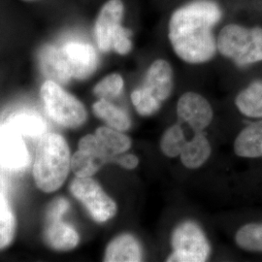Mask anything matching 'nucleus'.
<instances>
[{
	"instance_id": "f257e3e1",
	"label": "nucleus",
	"mask_w": 262,
	"mask_h": 262,
	"mask_svg": "<svg viewBox=\"0 0 262 262\" xmlns=\"http://www.w3.org/2000/svg\"><path fill=\"white\" fill-rule=\"evenodd\" d=\"M224 19L216 0H189L173 10L167 21V37L174 53L188 64H203L216 52L215 29Z\"/></svg>"
},
{
	"instance_id": "f03ea898",
	"label": "nucleus",
	"mask_w": 262,
	"mask_h": 262,
	"mask_svg": "<svg viewBox=\"0 0 262 262\" xmlns=\"http://www.w3.org/2000/svg\"><path fill=\"white\" fill-rule=\"evenodd\" d=\"M71 169V157L66 139L57 133L43 135L38 144L33 177L38 188L54 192L61 187Z\"/></svg>"
},
{
	"instance_id": "7ed1b4c3",
	"label": "nucleus",
	"mask_w": 262,
	"mask_h": 262,
	"mask_svg": "<svg viewBox=\"0 0 262 262\" xmlns=\"http://www.w3.org/2000/svg\"><path fill=\"white\" fill-rule=\"evenodd\" d=\"M217 52L238 67L262 61V27L226 24L216 35Z\"/></svg>"
},
{
	"instance_id": "20e7f679",
	"label": "nucleus",
	"mask_w": 262,
	"mask_h": 262,
	"mask_svg": "<svg viewBox=\"0 0 262 262\" xmlns=\"http://www.w3.org/2000/svg\"><path fill=\"white\" fill-rule=\"evenodd\" d=\"M124 15L125 6L122 0H108L100 8L94 23V34L101 52L115 51L121 56L130 53L133 33L123 26Z\"/></svg>"
},
{
	"instance_id": "39448f33",
	"label": "nucleus",
	"mask_w": 262,
	"mask_h": 262,
	"mask_svg": "<svg viewBox=\"0 0 262 262\" xmlns=\"http://www.w3.org/2000/svg\"><path fill=\"white\" fill-rule=\"evenodd\" d=\"M40 95L48 116L57 124L76 128L84 124L88 114L84 105L52 80L42 84Z\"/></svg>"
},
{
	"instance_id": "423d86ee",
	"label": "nucleus",
	"mask_w": 262,
	"mask_h": 262,
	"mask_svg": "<svg viewBox=\"0 0 262 262\" xmlns=\"http://www.w3.org/2000/svg\"><path fill=\"white\" fill-rule=\"evenodd\" d=\"M174 250L167 261L203 262L210 255V245L201 228L192 222L177 226L172 235Z\"/></svg>"
},
{
	"instance_id": "0eeeda50",
	"label": "nucleus",
	"mask_w": 262,
	"mask_h": 262,
	"mask_svg": "<svg viewBox=\"0 0 262 262\" xmlns=\"http://www.w3.org/2000/svg\"><path fill=\"white\" fill-rule=\"evenodd\" d=\"M70 191L97 223H105L117 213L115 201L105 193L100 185L92 177H77L70 185Z\"/></svg>"
},
{
	"instance_id": "6e6552de",
	"label": "nucleus",
	"mask_w": 262,
	"mask_h": 262,
	"mask_svg": "<svg viewBox=\"0 0 262 262\" xmlns=\"http://www.w3.org/2000/svg\"><path fill=\"white\" fill-rule=\"evenodd\" d=\"M30 156L23 135L10 127L0 125V167L12 173L28 168Z\"/></svg>"
},
{
	"instance_id": "1a4fd4ad",
	"label": "nucleus",
	"mask_w": 262,
	"mask_h": 262,
	"mask_svg": "<svg viewBox=\"0 0 262 262\" xmlns=\"http://www.w3.org/2000/svg\"><path fill=\"white\" fill-rule=\"evenodd\" d=\"M60 49L73 79L84 80L94 74L98 66V56L92 44L80 39H71L64 42Z\"/></svg>"
},
{
	"instance_id": "9d476101",
	"label": "nucleus",
	"mask_w": 262,
	"mask_h": 262,
	"mask_svg": "<svg viewBox=\"0 0 262 262\" xmlns=\"http://www.w3.org/2000/svg\"><path fill=\"white\" fill-rule=\"evenodd\" d=\"M177 114L194 132L205 129L213 119V110L206 98L191 92L183 94L179 99Z\"/></svg>"
},
{
	"instance_id": "9b49d317",
	"label": "nucleus",
	"mask_w": 262,
	"mask_h": 262,
	"mask_svg": "<svg viewBox=\"0 0 262 262\" xmlns=\"http://www.w3.org/2000/svg\"><path fill=\"white\" fill-rule=\"evenodd\" d=\"M141 86L160 103L165 101L173 90V69L168 61L161 58L152 61Z\"/></svg>"
},
{
	"instance_id": "f8f14e48",
	"label": "nucleus",
	"mask_w": 262,
	"mask_h": 262,
	"mask_svg": "<svg viewBox=\"0 0 262 262\" xmlns=\"http://www.w3.org/2000/svg\"><path fill=\"white\" fill-rule=\"evenodd\" d=\"M38 61L42 73L48 80L66 84L73 79L60 47L55 45L44 46L39 52Z\"/></svg>"
},
{
	"instance_id": "ddd939ff",
	"label": "nucleus",
	"mask_w": 262,
	"mask_h": 262,
	"mask_svg": "<svg viewBox=\"0 0 262 262\" xmlns=\"http://www.w3.org/2000/svg\"><path fill=\"white\" fill-rule=\"evenodd\" d=\"M44 241L56 251H70L76 248L80 241L79 234L71 225L62 219L47 221L44 230Z\"/></svg>"
},
{
	"instance_id": "4468645a",
	"label": "nucleus",
	"mask_w": 262,
	"mask_h": 262,
	"mask_svg": "<svg viewBox=\"0 0 262 262\" xmlns=\"http://www.w3.org/2000/svg\"><path fill=\"white\" fill-rule=\"evenodd\" d=\"M142 260L140 244L130 234L116 237L108 245L104 261L138 262Z\"/></svg>"
},
{
	"instance_id": "2eb2a0df",
	"label": "nucleus",
	"mask_w": 262,
	"mask_h": 262,
	"mask_svg": "<svg viewBox=\"0 0 262 262\" xmlns=\"http://www.w3.org/2000/svg\"><path fill=\"white\" fill-rule=\"evenodd\" d=\"M6 124L29 138H41L47 130V123L44 119L33 111L14 113L8 118Z\"/></svg>"
},
{
	"instance_id": "dca6fc26",
	"label": "nucleus",
	"mask_w": 262,
	"mask_h": 262,
	"mask_svg": "<svg viewBox=\"0 0 262 262\" xmlns=\"http://www.w3.org/2000/svg\"><path fill=\"white\" fill-rule=\"evenodd\" d=\"M237 156L243 158H261L262 121L254 122L244 128L234 143Z\"/></svg>"
},
{
	"instance_id": "f3484780",
	"label": "nucleus",
	"mask_w": 262,
	"mask_h": 262,
	"mask_svg": "<svg viewBox=\"0 0 262 262\" xmlns=\"http://www.w3.org/2000/svg\"><path fill=\"white\" fill-rule=\"evenodd\" d=\"M94 135L110 162H113L117 156L129 150L131 147V140L128 136L122 133V131L114 129L110 126L97 128Z\"/></svg>"
},
{
	"instance_id": "a211bd4d",
	"label": "nucleus",
	"mask_w": 262,
	"mask_h": 262,
	"mask_svg": "<svg viewBox=\"0 0 262 262\" xmlns=\"http://www.w3.org/2000/svg\"><path fill=\"white\" fill-rule=\"evenodd\" d=\"M211 146L206 137L197 133L190 141H187L181 151L183 164L189 169H196L202 166L211 156Z\"/></svg>"
},
{
	"instance_id": "6ab92c4d",
	"label": "nucleus",
	"mask_w": 262,
	"mask_h": 262,
	"mask_svg": "<svg viewBox=\"0 0 262 262\" xmlns=\"http://www.w3.org/2000/svg\"><path fill=\"white\" fill-rule=\"evenodd\" d=\"M94 115L106 122L114 129L125 131L129 129L131 121L128 114L121 108L115 106L109 100L99 99L93 106Z\"/></svg>"
},
{
	"instance_id": "aec40b11",
	"label": "nucleus",
	"mask_w": 262,
	"mask_h": 262,
	"mask_svg": "<svg viewBox=\"0 0 262 262\" xmlns=\"http://www.w3.org/2000/svg\"><path fill=\"white\" fill-rule=\"evenodd\" d=\"M239 111L247 117L262 118V81L249 84L236 97Z\"/></svg>"
},
{
	"instance_id": "412c9836",
	"label": "nucleus",
	"mask_w": 262,
	"mask_h": 262,
	"mask_svg": "<svg viewBox=\"0 0 262 262\" xmlns=\"http://www.w3.org/2000/svg\"><path fill=\"white\" fill-rule=\"evenodd\" d=\"M16 233V217L5 192L0 190V250L7 248Z\"/></svg>"
},
{
	"instance_id": "4be33fe9",
	"label": "nucleus",
	"mask_w": 262,
	"mask_h": 262,
	"mask_svg": "<svg viewBox=\"0 0 262 262\" xmlns=\"http://www.w3.org/2000/svg\"><path fill=\"white\" fill-rule=\"evenodd\" d=\"M103 161L88 150H79L71 158V169L78 178H90L101 168Z\"/></svg>"
},
{
	"instance_id": "5701e85b",
	"label": "nucleus",
	"mask_w": 262,
	"mask_h": 262,
	"mask_svg": "<svg viewBox=\"0 0 262 262\" xmlns=\"http://www.w3.org/2000/svg\"><path fill=\"white\" fill-rule=\"evenodd\" d=\"M186 143L187 140L182 127L178 124H175L169 127L162 135L160 148L166 157L176 158L181 155Z\"/></svg>"
},
{
	"instance_id": "b1692460",
	"label": "nucleus",
	"mask_w": 262,
	"mask_h": 262,
	"mask_svg": "<svg viewBox=\"0 0 262 262\" xmlns=\"http://www.w3.org/2000/svg\"><path fill=\"white\" fill-rule=\"evenodd\" d=\"M236 242L245 250L262 252V224L241 227L236 234Z\"/></svg>"
},
{
	"instance_id": "393cba45",
	"label": "nucleus",
	"mask_w": 262,
	"mask_h": 262,
	"mask_svg": "<svg viewBox=\"0 0 262 262\" xmlns=\"http://www.w3.org/2000/svg\"><path fill=\"white\" fill-rule=\"evenodd\" d=\"M124 86L123 78L118 73H112L104 77L103 79L95 84L94 94L99 99L110 100L118 97L122 94Z\"/></svg>"
},
{
	"instance_id": "a878e982",
	"label": "nucleus",
	"mask_w": 262,
	"mask_h": 262,
	"mask_svg": "<svg viewBox=\"0 0 262 262\" xmlns=\"http://www.w3.org/2000/svg\"><path fill=\"white\" fill-rule=\"evenodd\" d=\"M131 101L141 116H150L159 111L161 103L147 93L142 86L135 89L131 94Z\"/></svg>"
},
{
	"instance_id": "bb28decb",
	"label": "nucleus",
	"mask_w": 262,
	"mask_h": 262,
	"mask_svg": "<svg viewBox=\"0 0 262 262\" xmlns=\"http://www.w3.org/2000/svg\"><path fill=\"white\" fill-rule=\"evenodd\" d=\"M79 149L88 150L94 154L95 157H97L98 159L103 161L104 164L110 162V160L104 152L103 149L101 148L99 142L94 134H89L83 137L79 142Z\"/></svg>"
},
{
	"instance_id": "cd10ccee",
	"label": "nucleus",
	"mask_w": 262,
	"mask_h": 262,
	"mask_svg": "<svg viewBox=\"0 0 262 262\" xmlns=\"http://www.w3.org/2000/svg\"><path fill=\"white\" fill-rule=\"evenodd\" d=\"M69 208H70L69 202L66 200V198H57L48 208L46 220L52 221V220L62 219V216L69 210Z\"/></svg>"
},
{
	"instance_id": "c85d7f7f",
	"label": "nucleus",
	"mask_w": 262,
	"mask_h": 262,
	"mask_svg": "<svg viewBox=\"0 0 262 262\" xmlns=\"http://www.w3.org/2000/svg\"><path fill=\"white\" fill-rule=\"evenodd\" d=\"M113 162L117 163L118 165L122 166V168L134 169L138 166L139 159L134 155H119L117 156Z\"/></svg>"
},
{
	"instance_id": "c756f323",
	"label": "nucleus",
	"mask_w": 262,
	"mask_h": 262,
	"mask_svg": "<svg viewBox=\"0 0 262 262\" xmlns=\"http://www.w3.org/2000/svg\"><path fill=\"white\" fill-rule=\"evenodd\" d=\"M28 1H31V0H28Z\"/></svg>"
}]
</instances>
